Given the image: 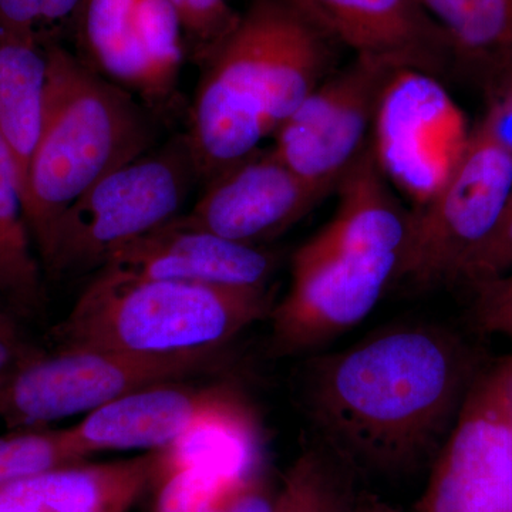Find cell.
<instances>
[{"instance_id":"16","label":"cell","mask_w":512,"mask_h":512,"mask_svg":"<svg viewBox=\"0 0 512 512\" xmlns=\"http://www.w3.org/2000/svg\"><path fill=\"white\" fill-rule=\"evenodd\" d=\"M261 433L247 400L227 386L218 402L184 436L170 447L157 450L158 483L187 467L208 468L238 483H249L261 477Z\"/></svg>"},{"instance_id":"14","label":"cell","mask_w":512,"mask_h":512,"mask_svg":"<svg viewBox=\"0 0 512 512\" xmlns=\"http://www.w3.org/2000/svg\"><path fill=\"white\" fill-rule=\"evenodd\" d=\"M101 268L144 278L266 289L276 258L262 247L238 244L174 218L111 252Z\"/></svg>"},{"instance_id":"22","label":"cell","mask_w":512,"mask_h":512,"mask_svg":"<svg viewBox=\"0 0 512 512\" xmlns=\"http://www.w3.org/2000/svg\"><path fill=\"white\" fill-rule=\"evenodd\" d=\"M359 478L338 454L315 444L286 471L272 512H355Z\"/></svg>"},{"instance_id":"27","label":"cell","mask_w":512,"mask_h":512,"mask_svg":"<svg viewBox=\"0 0 512 512\" xmlns=\"http://www.w3.org/2000/svg\"><path fill=\"white\" fill-rule=\"evenodd\" d=\"M512 271V188L493 231L458 268L454 282L471 289Z\"/></svg>"},{"instance_id":"23","label":"cell","mask_w":512,"mask_h":512,"mask_svg":"<svg viewBox=\"0 0 512 512\" xmlns=\"http://www.w3.org/2000/svg\"><path fill=\"white\" fill-rule=\"evenodd\" d=\"M83 460L67 429L10 431L0 436V488Z\"/></svg>"},{"instance_id":"8","label":"cell","mask_w":512,"mask_h":512,"mask_svg":"<svg viewBox=\"0 0 512 512\" xmlns=\"http://www.w3.org/2000/svg\"><path fill=\"white\" fill-rule=\"evenodd\" d=\"M511 188V151L477 123L446 180L413 212L399 279L420 289L454 284L464 259L493 231Z\"/></svg>"},{"instance_id":"1","label":"cell","mask_w":512,"mask_h":512,"mask_svg":"<svg viewBox=\"0 0 512 512\" xmlns=\"http://www.w3.org/2000/svg\"><path fill=\"white\" fill-rule=\"evenodd\" d=\"M483 369L453 330L403 323L312 357L303 410L319 443L359 477L410 476L433 466Z\"/></svg>"},{"instance_id":"35","label":"cell","mask_w":512,"mask_h":512,"mask_svg":"<svg viewBox=\"0 0 512 512\" xmlns=\"http://www.w3.org/2000/svg\"><path fill=\"white\" fill-rule=\"evenodd\" d=\"M510 512H512V511H510Z\"/></svg>"},{"instance_id":"12","label":"cell","mask_w":512,"mask_h":512,"mask_svg":"<svg viewBox=\"0 0 512 512\" xmlns=\"http://www.w3.org/2000/svg\"><path fill=\"white\" fill-rule=\"evenodd\" d=\"M282 163L256 150L205 183L204 194L177 220L238 244L262 247L298 224L326 198Z\"/></svg>"},{"instance_id":"24","label":"cell","mask_w":512,"mask_h":512,"mask_svg":"<svg viewBox=\"0 0 512 512\" xmlns=\"http://www.w3.org/2000/svg\"><path fill=\"white\" fill-rule=\"evenodd\" d=\"M138 39L165 93L173 97L184 57V29L170 0H137Z\"/></svg>"},{"instance_id":"33","label":"cell","mask_w":512,"mask_h":512,"mask_svg":"<svg viewBox=\"0 0 512 512\" xmlns=\"http://www.w3.org/2000/svg\"><path fill=\"white\" fill-rule=\"evenodd\" d=\"M498 377H500L501 386H503L505 399L512 413V356L504 357L500 362L495 363Z\"/></svg>"},{"instance_id":"29","label":"cell","mask_w":512,"mask_h":512,"mask_svg":"<svg viewBox=\"0 0 512 512\" xmlns=\"http://www.w3.org/2000/svg\"><path fill=\"white\" fill-rule=\"evenodd\" d=\"M86 0H39L37 40L42 45L60 43L67 33H74Z\"/></svg>"},{"instance_id":"10","label":"cell","mask_w":512,"mask_h":512,"mask_svg":"<svg viewBox=\"0 0 512 512\" xmlns=\"http://www.w3.org/2000/svg\"><path fill=\"white\" fill-rule=\"evenodd\" d=\"M512 511V413L494 365L468 390L417 512Z\"/></svg>"},{"instance_id":"4","label":"cell","mask_w":512,"mask_h":512,"mask_svg":"<svg viewBox=\"0 0 512 512\" xmlns=\"http://www.w3.org/2000/svg\"><path fill=\"white\" fill-rule=\"evenodd\" d=\"M402 264V255L330 220L293 254L291 288L269 315L272 353H308L355 328Z\"/></svg>"},{"instance_id":"25","label":"cell","mask_w":512,"mask_h":512,"mask_svg":"<svg viewBox=\"0 0 512 512\" xmlns=\"http://www.w3.org/2000/svg\"><path fill=\"white\" fill-rule=\"evenodd\" d=\"M245 484L208 468H183L157 484L154 512H208L231 500Z\"/></svg>"},{"instance_id":"26","label":"cell","mask_w":512,"mask_h":512,"mask_svg":"<svg viewBox=\"0 0 512 512\" xmlns=\"http://www.w3.org/2000/svg\"><path fill=\"white\" fill-rule=\"evenodd\" d=\"M183 23L184 39L198 64L210 59L238 25L241 13L228 0H170Z\"/></svg>"},{"instance_id":"9","label":"cell","mask_w":512,"mask_h":512,"mask_svg":"<svg viewBox=\"0 0 512 512\" xmlns=\"http://www.w3.org/2000/svg\"><path fill=\"white\" fill-rule=\"evenodd\" d=\"M394 72L387 64L355 57L276 128V157L318 190L335 191L372 138L380 99Z\"/></svg>"},{"instance_id":"6","label":"cell","mask_w":512,"mask_h":512,"mask_svg":"<svg viewBox=\"0 0 512 512\" xmlns=\"http://www.w3.org/2000/svg\"><path fill=\"white\" fill-rule=\"evenodd\" d=\"M284 0H255L202 67L187 136L198 181L244 160L272 136L269 77Z\"/></svg>"},{"instance_id":"15","label":"cell","mask_w":512,"mask_h":512,"mask_svg":"<svg viewBox=\"0 0 512 512\" xmlns=\"http://www.w3.org/2000/svg\"><path fill=\"white\" fill-rule=\"evenodd\" d=\"M154 384L101 407L76 426L70 439L84 458L99 451L147 450L170 447L218 402L227 386Z\"/></svg>"},{"instance_id":"11","label":"cell","mask_w":512,"mask_h":512,"mask_svg":"<svg viewBox=\"0 0 512 512\" xmlns=\"http://www.w3.org/2000/svg\"><path fill=\"white\" fill-rule=\"evenodd\" d=\"M468 133L463 114L433 74L402 69L384 89L372 146L387 180L421 207L446 180Z\"/></svg>"},{"instance_id":"13","label":"cell","mask_w":512,"mask_h":512,"mask_svg":"<svg viewBox=\"0 0 512 512\" xmlns=\"http://www.w3.org/2000/svg\"><path fill=\"white\" fill-rule=\"evenodd\" d=\"M323 36L356 57L437 76L454 56L420 0H286Z\"/></svg>"},{"instance_id":"31","label":"cell","mask_w":512,"mask_h":512,"mask_svg":"<svg viewBox=\"0 0 512 512\" xmlns=\"http://www.w3.org/2000/svg\"><path fill=\"white\" fill-rule=\"evenodd\" d=\"M33 349L35 346L29 345L23 339L18 323L12 316L0 311V373L5 372Z\"/></svg>"},{"instance_id":"30","label":"cell","mask_w":512,"mask_h":512,"mask_svg":"<svg viewBox=\"0 0 512 512\" xmlns=\"http://www.w3.org/2000/svg\"><path fill=\"white\" fill-rule=\"evenodd\" d=\"M37 20L39 0H0V32L37 40Z\"/></svg>"},{"instance_id":"34","label":"cell","mask_w":512,"mask_h":512,"mask_svg":"<svg viewBox=\"0 0 512 512\" xmlns=\"http://www.w3.org/2000/svg\"><path fill=\"white\" fill-rule=\"evenodd\" d=\"M355 512H400L396 507L380 500L375 495L360 494L357 498Z\"/></svg>"},{"instance_id":"32","label":"cell","mask_w":512,"mask_h":512,"mask_svg":"<svg viewBox=\"0 0 512 512\" xmlns=\"http://www.w3.org/2000/svg\"><path fill=\"white\" fill-rule=\"evenodd\" d=\"M488 103L512 106V55L484 76Z\"/></svg>"},{"instance_id":"7","label":"cell","mask_w":512,"mask_h":512,"mask_svg":"<svg viewBox=\"0 0 512 512\" xmlns=\"http://www.w3.org/2000/svg\"><path fill=\"white\" fill-rule=\"evenodd\" d=\"M195 181L187 136L111 171L63 215L47 271L103 265L117 248L181 215Z\"/></svg>"},{"instance_id":"20","label":"cell","mask_w":512,"mask_h":512,"mask_svg":"<svg viewBox=\"0 0 512 512\" xmlns=\"http://www.w3.org/2000/svg\"><path fill=\"white\" fill-rule=\"evenodd\" d=\"M18 170L0 134V296L20 315L42 311V271L33 254Z\"/></svg>"},{"instance_id":"2","label":"cell","mask_w":512,"mask_h":512,"mask_svg":"<svg viewBox=\"0 0 512 512\" xmlns=\"http://www.w3.org/2000/svg\"><path fill=\"white\" fill-rule=\"evenodd\" d=\"M45 117L25 188L30 234L43 265L66 211L97 181L148 153L157 116L62 43H47Z\"/></svg>"},{"instance_id":"21","label":"cell","mask_w":512,"mask_h":512,"mask_svg":"<svg viewBox=\"0 0 512 512\" xmlns=\"http://www.w3.org/2000/svg\"><path fill=\"white\" fill-rule=\"evenodd\" d=\"M453 55L483 76L512 55V0H420Z\"/></svg>"},{"instance_id":"17","label":"cell","mask_w":512,"mask_h":512,"mask_svg":"<svg viewBox=\"0 0 512 512\" xmlns=\"http://www.w3.org/2000/svg\"><path fill=\"white\" fill-rule=\"evenodd\" d=\"M160 474L158 451L113 463L59 468L16 481L45 512H127Z\"/></svg>"},{"instance_id":"28","label":"cell","mask_w":512,"mask_h":512,"mask_svg":"<svg viewBox=\"0 0 512 512\" xmlns=\"http://www.w3.org/2000/svg\"><path fill=\"white\" fill-rule=\"evenodd\" d=\"M470 319L474 330L484 336L512 340V271L473 288Z\"/></svg>"},{"instance_id":"5","label":"cell","mask_w":512,"mask_h":512,"mask_svg":"<svg viewBox=\"0 0 512 512\" xmlns=\"http://www.w3.org/2000/svg\"><path fill=\"white\" fill-rule=\"evenodd\" d=\"M217 353L136 355L84 348L47 353L35 348L0 373V420L13 431L93 413L137 390L205 372Z\"/></svg>"},{"instance_id":"19","label":"cell","mask_w":512,"mask_h":512,"mask_svg":"<svg viewBox=\"0 0 512 512\" xmlns=\"http://www.w3.org/2000/svg\"><path fill=\"white\" fill-rule=\"evenodd\" d=\"M47 73L46 45L0 32V134L15 161L23 197L45 117Z\"/></svg>"},{"instance_id":"3","label":"cell","mask_w":512,"mask_h":512,"mask_svg":"<svg viewBox=\"0 0 512 512\" xmlns=\"http://www.w3.org/2000/svg\"><path fill=\"white\" fill-rule=\"evenodd\" d=\"M266 289L144 278L114 269L84 289L56 330L59 348L177 355L217 350L269 318Z\"/></svg>"},{"instance_id":"18","label":"cell","mask_w":512,"mask_h":512,"mask_svg":"<svg viewBox=\"0 0 512 512\" xmlns=\"http://www.w3.org/2000/svg\"><path fill=\"white\" fill-rule=\"evenodd\" d=\"M137 0H86L74 35L79 37L83 62L101 76L137 94L148 109L171 103L158 82L138 39Z\"/></svg>"}]
</instances>
